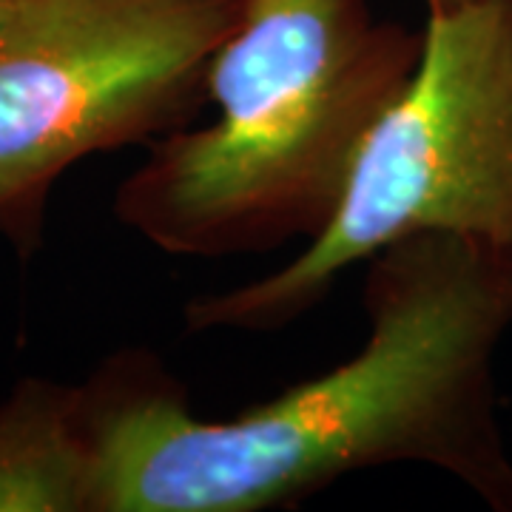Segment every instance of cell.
<instances>
[{"label": "cell", "instance_id": "7a4b0ae2", "mask_svg": "<svg viewBox=\"0 0 512 512\" xmlns=\"http://www.w3.org/2000/svg\"><path fill=\"white\" fill-rule=\"evenodd\" d=\"M421 43V29L382 20L370 0H242L208 69L214 120L154 140L114 191V217L183 259L311 242Z\"/></svg>", "mask_w": 512, "mask_h": 512}, {"label": "cell", "instance_id": "6da1fadb", "mask_svg": "<svg viewBox=\"0 0 512 512\" xmlns=\"http://www.w3.org/2000/svg\"><path fill=\"white\" fill-rule=\"evenodd\" d=\"M367 339L348 362L228 419L197 416L143 348L80 384L94 512H259L339 478L421 464L512 512L495 356L512 328V254L416 234L367 259Z\"/></svg>", "mask_w": 512, "mask_h": 512}, {"label": "cell", "instance_id": "277c9868", "mask_svg": "<svg viewBox=\"0 0 512 512\" xmlns=\"http://www.w3.org/2000/svg\"><path fill=\"white\" fill-rule=\"evenodd\" d=\"M242 0H9L0 12V239L40 251L55 185L191 126Z\"/></svg>", "mask_w": 512, "mask_h": 512}, {"label": "cell", "instance_id": "3957f363", "mask_svg": "<svg viewBox=\"0 0 512 512\" xmlns=\"http://www.w3.org/2000/svg\"><path fill=\"white\" fill-rule=\"evenodd\" d=\"M421 57L367 134L328 228L271 274L185 305V328L268 333L416 234L512 254V0L427 12Z\"/></svg>", "mask_w": 512, "mask_h": 512}, {"label": "cell", "instance_id": "52a82bcc", "mask_svg": "<svg viewBox=\"0 0 512 512\" xmlns=\"http://www.w3.org/2000/svg\"><path fill=\"white\" fill-rule=\"evenodd\" d=\"M6 6H9V0H0V12H3Z\"/></svg>", "mask_w": 512, "mask_h": 512}, {"label": "cell", "instance_id": "8992f818", "mask_svg": "<svg viewBox=\"0 0 512 512\" xmlns=\"http://www.w3.org/2000/svg\"><path fill=\"white\" fill-rule=\"evenodd\" d=\"M456 3H464V0H424L427 12H436V9H447V6H456Z\"/></svg>", "mask_w": 512, "mask_h": 512}, {"label": "cell", "instance_id": "5b68a950", "mask_svg": "<svg viewBox=\"0 0 512 512\" xmlns=\"http://www.w3.org/2000/svg\"><path fill=\"white\" fill-rule=\"evenodd\" d=\"M0 512H94L80 384L23 379L0 402Z\"/></svg>", "mask_w": 512, "mask_h": 512}]
</instances>
